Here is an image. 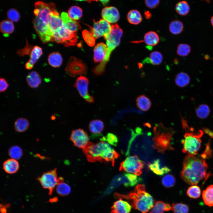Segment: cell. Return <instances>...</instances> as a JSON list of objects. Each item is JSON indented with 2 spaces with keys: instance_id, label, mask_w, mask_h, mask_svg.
Listing matches in <instances>:
<instances>
[{
  "instance_id": "6da1fadb",
  "label": "cell",
  "mask_w": 213,
  "mask_h": 213,
  "mask_svg": "<svg viewBox=\"0 0 213 213\" xmlns=\"http://www.w3.org/2000/svg\"><path fill=\"white\" fill-rule=\"evenodd\" d=\"M183 165L180 176L189 185H196L202 180L205 181L210 176L207 172L208 165L203 159L196 156H187Z\"/></svg>"
},
{
  "instance_id": "7a4b0ae2",
  "label": "cell",
  "mask_w": 213,
  "mask_h": 213,
  "mask_svg": "<svg viewBox=\"0 0 213 213\" xmlns=\"http://www.w3.org/2000/svg\"><path fill=\"white\" fill-rule=\"evenodd\" d=\"M83 150L88 160L92 162H109L114 165L115 160L119 156L111 146L104 141L95 144L89 142Z\"/></svg>"
},
{
  "instance_id": "3957f363",
  "label": "cell",
  "mask_w": 213,
  "mask_h": 213,
  "mask_svg": "<svg viewBox=\"0 0 213 213\" xmlns=\"http://www.w3.org/2000/svg\"><path fill=\"white\" fill-rule=\"evenodd\" d=\"M130 201L133 207L141 213H147L153 206V197L146 191L145 186L142 184L137 185L133 191L128 195L121 196Z\"/></svg>"
},
{
  "instance_id": "277c9868",
  "label": "cell",
  "mask_w": 213,
  "mask_h": 213,
  "mask_svg": "<svg viewBox=\"0 0 213 213\" xmlns=\"http://www.w3.org/2000/svg\"><path fill=\"white\" fill-rule=\"evenodd\" d=\"M123 34V30L117 24L112 25V30L108 35L104 37L106 41V53L103 60L93 70L96 75H101L105 71L106 65L109 60L112 51L119 45Z\"/></svg>"
},
{
  "instance_id": "5b68a950",
  "label": "cell",
  "mask_w": 213,
  "mask_h": 213,
  "mask_svg": "<svg viewBox=\"0 0 213 213\" xmlns=\"http://www.w3.org/2000/svg\"><path fill=\"white\" fill-rule=\"evenodd\" d=\"M174 132L172 128L165 127L161 123L156 124L154 128L153 147L162 153L167 150H174L172 141Z\"/></svg>"
},
{
  "instance_id": "8992f818",
  "label": "cell",
  "mask_w": 213,
  "mask_h": 213,
  "mask_svg": "<svg viewBox=\"0 0 213 213\" xmlns=\"http://www.w3.org/2000/svg\"><path fill=\"white\" fill-rule=\"evenodd\" d=\"M193 129L191 131H188L185 133L184 138L181 141L182 151L188 156H195L198 154L201 145V138L203 134L201 130L192 132Z\"/></svg>"
},
{
  "instance_id": "52a82bcc",
  "label": "cell",
  "mask_w": 213,
  "mask_h": 213,
  "mask_svg": "<svg viewBox=\"0 0 213 213\" xmlns=\"http://www.w3.org/2000/svg\"><path fill=\"white\" fill-rule=\"evenodd\" d=\"M144 162L137 155L127 157L120 164V170L139 176L142 172Z\"/></svg>"
},
{
  "instance_id": "ba28073f",
  "label": "cell",
  "mask_w": 213,
  "mask_h": 213,
  "mask_svg": "<svg viewBox=\"0 0 213 213\" xmlns=\"http://www.w3.org/2000/svg\"><path fill=\"white\" fill-rule=\"evenodd\" d=\"M56 168L43 173L38 180L43 188L49 190V194H52L55 187L59 183L63 182L62 177H58Z\"/></svg>"
},
{
  "instance_id": "9c48e42d",
  "label": "cell",
  "mask_w": 213,
  "mask_h": 213,
  "mask_svg": "<svg viewBox=\"0 0 213 213\" xmlns=\"http://www.w3.org/2000/svg\"><path fill=\"white\" fill-rule=\"evenodd\" d=\"M54 41L66 47L74 46L78 41L76 33L72 32L62 26L53 33Z\"/></svg>"
},
{
  "instance_id": "30bf717a",
  "label": "cell",
  "mask_w": 213,
  "mask_h": 213,
  "mask_svg": "<svg viewBox=\"0 0 213 213\" xmlns=\"http://www.w3.org/2000/svg\"><path fill=\"white\" fill-rule=\"evenodd\" d=\"M65 70L68 75L73 78L86 74L88 67L81 60L72 57L70 58L67 62Z\"/></svg>"
},
{
  "instance_id": "8fae6325",
  "label": "cell",
  "mask_w": 213,
  "mask_h": 213,
  "mask_svg": "<svg viewBox=\"0 0 213 213\" xmlns=\"http://www.w3.org/2000/svg\"><path fill=\"white\" fill-rule=\"evenodd\" d=\"M34 27L43 43L54 41L53 33L47 24L35 16L33 20Z\"/></svg>"
},
{
  "instance_id": "7c38bea8",
  "label": "cell",
  "mask_w": 213,
  "mask_h": 213,
  "mask_svg": "<svg viewBox=\"0 0 213 213\" xmlns=\"http://www.w3.org/2000/svg\"><path fill=\"white\" fill-rule=\"evenodd\" d=\"M35 7L34 13L35 16L48 24L51 13L56 9L54 4L53 3H45L39 1L35 3Z\"/></svg>"
},
{
  "instance_id": "4fadbf2b",
  "label": "cell",
  "mask_w": 213,
  "mask_h": 213,
  "mask_svg": "<svg viewBox=\"0 0 213 213\" xmlns=\"http://www.w3.org/2000/svg\"><path fill=\"white\" fill-rule=\"evenodd\" d=\"M91 33L95 38L101 36L105 37L111 32L112 25L110 23L103 19L94 21L93 27H91Z\"/></svg>"
},
{
  "instance_id": "5bb4252c",
  "label": "cell",
  "mask_w": 213,
  "mask_h": 213,
  "mask_svg": "<svg viewBox=\"0 0 213 213\" xmlns=\"http://www.w3.org/2000/svg\"><path fill=\"white\" fill-rule=\"evenodd\" d=\"M89 80L87 78L81 75L77 78L74 86L76 88L81 97L86 101L91 103L94 102V98L89 93Z\"/></svg>"
},
{
  "instance_id": "9a60e30c",
  "label": "cell",
  "mask_w": 213,
  "mask_h": 213,
  "mask_svg": "<svg viewBox=\"0 0 213 213\" xmlns=\"http://www.w3.org/2000/svg\"><path fill=\"white\" fill-rule=\"evenodd\" d=\"M70 139L74 145L82 149L89 143V139L87 133L81 129L72 131Z\"/></svg>"
},
{
  "instance_id": "2e32d148",
  "label": "cell",
  "mask_w": 213,
  "mask_h": 213,
  "mask_svg": "<svg viewBox=\"0 0 213 213\" xmlns=\"http://www.w3.org/2000/svg\"><path fill=\"white\" fill-rule=\"evenodd\" d=\"M101 16L103 19L109 23H115L120 18V15L117 9L114 7L104 8L102 11Z\"/></svg>"
},
{
  "instance_id": "e0dca14e",
  "label": "cell",
  "mask_w": 213,
  "mask_h": 213,
  "mask_svg": "<svg viewBox=\"0 0 213 213\" xmlns=\"http://www.w3.org/2000/svg\"><path fill=\"white\" fill-rule=\"evenodd\" d=\"M149 168L154 173L159 175H162L170 172L171 170L167 166L164 165L160 159L154 160L148 165Z\"/></svg>"
},
{
  "instance_id": "ac0fdd59",
  "label": "cell",
  "mask_w": 213,
  "mask_h": 213,
  "mask_svg": "<svg viewBox=\"0 0 213 213\" xmlns=\"http://www.w3.org/2000/svg\"><path fill=\"white\" fill-rule=\"evenodd\" d=\"M48 25L53 33L63 25L62 18L56 9L51 13L48 20Z\"/></svg>"
},
{
  "instance_id": "d6986e66",
  "label": "cell",
  "mask_w": 213,
  "mask_h": 213,
  "mask_svg": "<svg viewBox=\"0 0 213 213\" xmlns=\"http://www.w3.org/2000/svg\"><path fill=\"white\" fill-rule=\"evenodd\" d=\"M61 17L63 25L69 30L76 33L81 28L79 23L71 18L67 13L64 12H62Z\"/></svg>"
},
{
  "instance_id": "ffe728a7",
  "label": "cell",
  "mask_w": 213,
  "mask_h": 213,
  "mask_svg": "<svg viewBox=\"0 0 213 213\" xmlns=\"http://www.w3.org/2000/svg\"><path fill=\"white\" fill-rule=\"evenodd\" d=\"M131 209V205L127 202L120 198L114 203L111 213H129Z\"/></svg>"
},
{
  "instance_id": "44dd1931",
  "label": "cell",
  "mask_w": 213,
  "mask_h": 213,
  "mask_svg": "<svg viewBox=\"0 0 213 213\" xmlns=\"http://www.w3.org/2000/svg\"><path fill=\"white\" fill-rule=\"evenodd\" d=\"M42 53L41 48L37 46H34L30 52V58L25 64L26 68L28 70L32 69Z\"/></svg>"
},
{
  "instance_id": "7402d4cb",
  "label": "cell",
  "mask_w": 213,
  "mask_h": 213,
  "mask_svg": "<svg viewBox=\"0 0 213 213\" xmlns=\"http://www.w3.org/2000/svg\"><path fill=\"white\" fill-rule=\"evenodd\" d=\"M107 49L106 45L101 42L97 44L94 49L93 60L95 62H101L105 56Z\"/></svg>"
},
{
  "instance_id": "603a6c76",
  "label": "cell",
  "mask_w": 213,
  "mask_h": 213,
  "mask_svg": "<svg viewBox=\"0 0 213 213\" xmlns=\"http://www.w3.org/2000/svg\"><path fill=\"white\" fill-rule=\"evenodd\" d=\"M123 175L122 177L121 180L124 185L126 187L133 186L143 180L142 178L135 175L125 173Z\"/></svg>"
},
{
  "instance_id": "cb8c5ba5",
  "label": "cell",
  "mask_w": 213,
  "mask_h": 213,
  "mask_svg": "<svg viewBox=\"0 0 213 213\" xmlns=\"http://www.w3.org/2000/svg\"><path fill=\"white\" fill-rule=\"evenodd\" d=\"M159 37L158 35L155 32L149 31L146 33L144 36L143 41L147 45L148 49L156 45L159 42Z\"/></svg>"
},
{
  "instance_id": "d4e9b609",
  "label": "cell",
  "mask_w": 213,
  "mask_h": 213,
  "mask_svg": "<svg viewBox=\"0 0 213 213\" xmlns=\"http://www.w3.org/2000/svg\"><path fill=\"white\" fill-rule=\"evenodd\" d=\"M26 80L28 85L30 87L34 88L38 87L41 82L40 76L35 71L30 72L27 76Z\"/></svg>"
},
{
  "instance_id": "484cf974",
  "label": "cell",
  "mask_w": 213,
  "mask_h": 213,
  "mask_svg": "<svg viewBox=\"0 0 213 213\" xmlns=\"http://www.w3.org/2000/svg\"><path fill=\"white\" fill-rule=\"evenodd\" d=\"M19 163L17 160L13 159H8L3 164V169L5 171L9 174L16 173L19 168Z\"/></svg>"
},
{
  "instance_id": "4316f807",
  "label": "cell",
  "mask_w": 213,
  "mask_h": 213,
  "mask_svg": "<svg viewBox=\"0 0 213 213\" xmlns=\"http://www.w3.org/2000/svg\"><path fill=\"white\" fill-rule=\"evenodd\" d=\"M138 108L143 111H146L150 108L151 103L150 99L145 95H141L136 99Z\"/></svg>"
},
{
  "instance_id": "83f0119b",
  "label": "cell",
  "mask_w": 213,
  "mask_h": 213,
  "mask_svg": "<svg viewBox=\"0 0 213 213\" xmlns=\"http://www.w3.org/2000/svg\"><path fill=\"white\" fill-rule=\"evenodd\" d=\"M202 198L204 202L207 206H213V185H211L203 191Z\"/></svg>"
},
{
  "instance_id": "f1b7e54d",
  "label": "cell",
  "mask_w": 213,
  "mask_h": 213,
  "mask_svg": "<svg viewBox=\"0 0 213 213\" xmlns=\"http://www.w3.org/2000/svg\"><path fill=\"white\" fill-rule=\"evenodd\" d=\"M127 18L130 23L134 25L140 24L142 20L141 13L136 9L130 10L127 14Z\"/></svg>"
},
{
  "instance_id": "f546056e",
  "label": "cell",
  "mask_w": 213,
  "mask_h": 213,
  "mask_svg": "<svg viewBox=\"0 0 213 213\" xmlns=\"http://www.w3.org/2000/svg\"><path fill=\"white\" fill-rule=\"evenodd\" d=\"M163 59L162 54L159 51H154L151 52L149 57L145 59L143 62L157 65L162 63Z\"/></svg>"
},
{
  "instance_id": "4dcf8cb0",
  "label": "cell",
  "mask_w": 213,
  "mask_h": 213,
  "mask_svg": "<svg viewBox=\"0 0 213 213\" xmlns=\"http://www.w3.org/2000/svg\"><path fill=\"white\" fill-rule=\"evenodd\" d=\"M0 29L4 36L7 37L14 31V26L11 21L8 20H5L1 22Z\"/></svg>"
},
{
  "instance_id": "1f68e13d",
  "label": "cell",
  "mask_w": 213,
  "mask_h": 213,
  "mask_svg": "<svg viewBox=\"0 0 213 213\" xmlns=\"http://www.w3.org/2000/svg\"><path fill=\"white\" fill-rule=\"evenodd\" d=\"M172 209V206L169 204H166L161 201L156 202L151 209L149 213H164Z\"/></svg>"
},
{
  "instance_id": "d6a6232c",
  "label": "cell",
  "mask_w": 213,
  "mask_h": 213,
  "mask_svg": "<svg viewBox=\"0 0 213 213\" xmlns=\"http://www.w3.org/2000/svg\"><path fill=\"white\" fill-rule=\"evenodd\" d=\"M48 61L49 64L54 67H58L62 64V58L59 53L54 52L50 54L48 56Z\"/></svg>"
},
{
  "instance_id": "836d02e7",
  "label": "cell",
  "mask_w": 213,
  "mask_h": 213,
  "mask_svg": "<svg viewBox=\"0 0 213 213\" xmlns=\"http://www.w3.org/2000/svg\"><path fill=\"white\" fill-rule=\"evenodd\" d=\"M190 78L186 73L181 72L178 73L175 77V81L178 86L183 88L185 87L190 83Z\"/></svg>"
},
{
  "instance_id": "e575fe53",
  "label": "cell",
  "mask_w": 213,
  "mask_h": 213,
  "mask_svg": "<svg viewBox=\"0 0 213 213\" xmlns=\"http://www.w3.org/2000/svg\"><path fill=\"white\" fill-rule=\"evenodd\" d=\"M104 128L103 122L99 120H93L89 124V129L90 132L94 134L100 133L102 131Z\"/></svg>"
},
{
  "instance_id": "d590c367",
  "label": "cell",
  "mask_w": 213,
  "mask_h": 213,
  "mask_svg": "<svg viewBox=\"0 0 213 213\" xmlns=\"http://www.w3.org/2000/svg\"><path fill=\"white\" fill-rule=\"evenodd\" d=\"M29 123L26 119L20 118L15 121L14 124V129L18 132H22L26 131L28 128Z\"/></svg>"
},
{
  "instance_id": "8d00e7d4",
  "label": "cell",
  "mask_w": 213,
  "mask_h": 213,
  "mask_svg": "<svg viewBox=\"0 0 213 213\" xmlns=\"http://www.w3.org/2000/svg\"><path fill=\"white\" fill-rule=\"evenodd\" d=\"M210 110L209 106L206 104H201L198 106L196 109V116L199 118L204 119L209 115Z\"/></svg>"
},
{
  "instance_id": "74e56055",
  "label": "cell",
  "mask_w": 213,
  "mask_h": 213,
  "mask_svg": "<svg viewBox=\"0 0 213 213\" xmlns=\"http://www.w3.org/2000/svg\"><path fill=\"white\" fill-rule=\"evenodd\" d=\"M183 29V25L182 22L178 20L172 21L169 25L170 32L174 35H177L181 33Z\"/></svg>"
},
{
  "instance_id": "f35d334b",
  "label": "cell",
  "mask_w": 213,
  "mask_h": 213,
  "mask_svg": "<svg viewBox=\"0 0 213 213\" xmlns=\"http://www.w3.org/2000/svg\"><path fill=\"white\" fill-rule=\"evenodd\" d=\"M175 9L178 14L181 16H185L189 12L190 7L186 1H183L177 3L175 6Z\"/></svg>"
},
{
  "instance_id": "ab89813d",
  "label": "cell",
  "mask_w": 213,
  "mask_h": 213,
  "mask_svg": "<svg viewBox=\"0 0 213 213\" xmlns=\"http://www.w3.org/2000/svg\"><path fill=\"white\" fill-rule=\"evenodd\" d=\"M68 13L69 16L74 20L80 19L83 15L81 9L77 6L71 7L69 9Z\"/></svg>"
},
{
  "instance_id": "60d3db41",
  "label": "cell",
  "mask_w": 213,
  "mask_h": 213,
  "mask_svg": "<svg viewBox=\"0 0 213 213\" xmlns=\"http://www.w3.org/2000/svg\"><path fill=\"white\" fill-rule=\"evenodd\" d=\"M71 191L70 186L67 183L62 182L57 185L56 191L58 194L62 196L68 195Z\"/></svg>"
},
{
  "instance_id": "b9f144b4",
  "label": "cell",
  "mask_w": 213,
  "mask_h": 213,
  "mask_svg": "<svg viewBox=\"0 0 213 213\" xmlns=\"http://www.w3.org/2000/svg\"><path fill=\"white\" fill-rule=\"evenodd\" d=\"M186 194L189 197L196 199L199 198L201 194L200 187L196 185H193L189 187L186 191Z\"/></svg>"
},
{
  "instance_id": "7bdbcfd3",
  "label": "cell",
  "mask_w": 213,
  "mask_h": 213,
  "mask_svg": "<svg viewBox=\"0 0 213 213\" xmlns=\"http://www.w3.org/2000/svg\"><path fill=\"white\" fill-rule=\"evenodd\" d=\"M8 153L9 156L12 159L16 160L20 159L23 154L22 149L17 146L11 147L9 150Z\"/></svg>"
},
{
  "instance_id": "ee69618b",
  "label": "cell",
  "mask_w": 213,
  "mask_h": 213,
  "mask_svg": "<svg viewBox=\"0 0 213 213\" xmlns=\"http://www.w3.org/2000/svg\"><path fill=\"white\" fill-rule=\"evenodd\" d=\"M171 209L174 213H188L189 211L188 206L182 203L172 204Z\"/></svg>"
},
{
  "instance_id": "f6af8a7d",
  "label": "cell",
  "mask_w": 213,
  "mask_h": 213,
  "mask_svg": "<svg viewBox=\"0 0 213 213\" xmlns=\"http://www.w3.org/2000/svg\"><path fill=\"white\" fill-rule=\"evenodd\" d=\"M162 182L166 188H170L174 186L176 182L175 177L172 175L168 174L164 176L162 179Z\"/></svg>"
},
{
  "instance_id": "bcb514c9",
  "label": "cell",
  "mask_w": 213,
  "mask_h": 213,
  "mask_svg": "<svg viewBox=\"0 0 213 213\" xmlns=\"http://www.w3.org/2000/svg\"><path fill=\"white\" fill-rule=\"evenodd\" d=\"M191 48L188 44L185 43H181L178 46L177 50V54L181 57L187 56L191 51Z\"/></svg>"
},
{
  "instance_id": "7dc6e473",
  "label": "cell",
  "mask_w": 213,
  "mask_h": 213,
  "mask_svg": "<svg viewBox=\"0 0 213 213\" xmlns=\"http://www.w3.org/2000/svg\"><path fill=\"white\" fill-rule=\"evenodd\" d=\"M7 16L8 19L12 22H17L20 18V14L18 11L14 9H9L7 12Z\"/></svg>"
},
{
  "instance_id": "c3c4849f",
  "label": "cell",
  "mask_w": 213,
  "mask_h": 213,
  "mask_svg": "<svg viewBox=\"0 0 213 213\" xmlns=\"http://www.w3.org/2000/svg\"><path fill=\"white\" fill-rule=\"evenodd\" d=\"M83 36L86 43L90 46H93L95 43V38L92 34L86 30L83 32Z\"/></svg>"
},
{
  "instance_id": "681fc988",
  "label": "cell",
  "mask_w": 213,
  "mask_h": 213,
  "mask_svg": "<svg viewBox=\"0 0 213 213\" xmlns=\"http://www.w3.org/2000/svg\"><path fill=\"white\" fill-rule=\"evenodd\" d=\"M160 1L158 0H146L145 1V4L149 8L153 9L156 8L159 5Z\"/></svg>"
},
{
  "instance_id": "f907efd6",
  "label": "cell",
  "mask_w": 213,
  "mask_h": 213,
  "mask_svg": "<svg viewBox=\"0 0 213 213\" xmlns=\"http://www.w3.org/2000/svg\"><path fill=\"white\" fill-rule=\"evenodd\" d=\"M0 93L5 92L8 88L9 85L6 80L2 78L0 79Z\"/></svg>"
},
{
  "instance_id": "816d5d0a",
  "label": "cell",
  "mask_w": 213,
  "mask_h": 213,
  "mask_svg": "<svg viewBox=\"0 0 213 213\" xmlns=\"http://www.w3.org/2000/svg\"><path fill=\"white\" fill-rule=\"evenodd\" d=\"M107 141L112 145L116 146L118 142V139L116 136L112 134H109L107 136Z\"/></svg>"
},
{
  "instance_id": "f5cc1de1",
  "label": "cell",
  "mask_w": 213,
  "mask_h": 213,
  "mask_svg": "<svg viewBox=\"0 0 213 213\" xmlns=\"http://www.w3.org/2000/svg\"><path fill=\"white\" fill-rule=\"evenodd\" d=\"M31 46L29 45H27L23 49L19 50L18 51V54L21 55L23 56L24 55L28 54L31 52V50L32 49Z\"/></svg>"
},
{
  "instance_id": "db71d44e",
  "label": "cell",
  "mask_w": 213,
  "mask_h": 213,
  "mask_svg": "<svg viewBox=\"0 0 213 213\" xmlns=\"http://www.w3.org/2000/svg\"><path fill=\"white\" fill-rule=\"evenodd\" d=\"M211 154V149L208 143L207 145L206 149L204 153L201 154V157L204 159L210 157Z\"/></svg>"
},
{
  "instance_id": "11a10c76",
  "label": "cell",
  "mask_w": 213,
  "mask_h": 213,
  "mask_svg": "<svg viewBox=\"0 0 213 213\" xmlns=\"http://www.w3.org/2000/svg\"><path fill=\"white\" fill-rule=\"evenodd\" d=\"M9 206L8 204L6 205L1 204L0 205V211L1 213H7V208Z\"/></svg>"
},
{
  "instance_id": "9f6ffc18",
  "label": "cell",
  "mask_w": 213,
  "mask_h": 213,
  "mask_svg": "<svg viewBox=\"0 0 213 213\" xmlns=\"http://www.w3.org/2000/svg\"><path fill=\"white\" fill-rule=\"evenodd\" d=\"M204 131L206 134L209 135L211 138H213V131L207 128H204Z\"/></svg>"
},
{
  "instance_id": "6f0895ef",
  "label": "cell",
  "mask_w": 213,
  "mask_h": 213,
  "mask_svg": "<svg viewBox=\"0 0 213 213\" xmlns=\"http://www.w3.org/2000/svg\"><path fill=\"white\" fill-rule=\"evenodd\" d=\"M144 15L145 18L147 19H150L151 17V14L149 11H147L145 12Z\"/></svg>"
},
{
  "instance_id": "680465c9",
  "label": "cell",
  "mask_w": 213,
  "mask_h": 213,
  "mask_svg": "<svg viewBox=\"0 0 213 213\" xmlns=\"http://www.w3.org/2000/svg\"><path fill=\"white\" fill-rule=\"evenodd\" d=\"M99 1H100L102 4L104 6H105L106 5H107L108 3L109 2V0H100Z\"/></svg>"
},
{
  "instance_id": "91938a15",
  "label": "cell",
  "mask_w": 213,
  "mask_h": 213,
  "mask_svg": "<svg viewBox=\"0 0 213 213\" xmlns=\"http://www.w3.org/2000/svg\"><path fill=\"white\" fill-rule=\"evenodd\" d=\"M57 197H54L52 199H50L49 200V202H55L57 201Z\"/></svg>"
},
{
  "instance_id": "94428289",
  "label": "cell",
  "mask_w": 213,
  "mask_h": 213,
  "mask_svg": "<svg viewBox=\"0 0 213 213\" xmlns=\"http://www.w3.org/2000/svg\"><path fill=\"white\" fill-rule=\"evenodd\" d=\"M211 22L212 25L213 27V16L211 18Z\"/></svg>"
}]
</instances>
